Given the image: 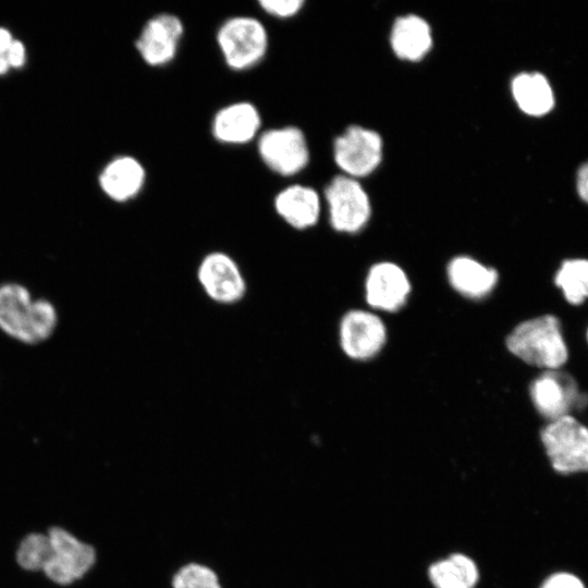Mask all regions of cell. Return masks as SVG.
I'll list each match as a JSON object with an SVG mask.
<instances>
[{"instance_id":"obj_6","label":"cell","mask_w":588,"mask_h":588,"mask_svg":"<svg viewBox=\"0 0 588 588\" xmlns=\"http://www.w3.org/2000/svg\"><path fill=\"white\" fill-rule=\"evenodd\" d=\"M258 154L274 173L289 176L302 171L309 158L303 132L296 126L270 128L258 136Z\"/></svg>"},{"instance_id":"obj_5","label":"cell","mask_w":588,"mask_h":588,"mask_svg":"<svg viewBox=\"0 0 588 588\" xmlns=\"http://www.w3.org/2000/svg\"><path fill=\"white\" fill-rule=\"evenodd\" d=\"M217 42L226 65L242 71L256 65L268 50V33L253 16H233L218 29Z\"/></svg>"},{"instance_id":"obj_25","label":"cell","mask_w":588,"mask_h":588,"mask_svg":"<svg viewBox=\"0 0 588 588\" xmlns=\"http://www.w3.org/2000/svg\"><path fill=\"white\" fill-rule=\"evenodd\" d=\"M5 57L10 68H22L26 62V49L24 44L21 40L14 39L7 51Z\"/></svg>"},{"instance_id":"obj_2","label":"cell","mask_w":588,"mask_h":588,"mask_svg":"<svg viewBox=\"0 0 588 588\" xmlns=\"http://www.w3.org/2000/svg\"><path fill=\"white\" fill-rule=\"evenodd\" d=\"M57 322V310L49 301L33 299L21 284H0V329L9 336L37 344L52 334Z\"/></svg>"},{"instance_id":"obj_19","label":"cell","mask_w":588,"mask_h":588,"mask_svg":"<svg viewBox=\"0 0 588 588\" xmlns=\"http://www.w3.org/2000/svg\"><path fill=\"white\" fill-rule=\"evenodd\" d=\"M391 45L400 58L419 60L431 47L429 25L416 15L397 19L392 29Z\"/></svg>"},{"instance_id":"obj_14","label":"cell","mask_w":588,"mask_h":588,"mask_svg":"<svg viewBox=\"0 0 588 588\" xmlns=\"http://www.w3.org/2000/svg\"><path fill=\"white\" fill-rule=\"evenodd\" d=\"M261 118L257 108L247 101H240L221 108L213 117L211 132L223 144L243 145L259 133Z\"/></svg>"},{"instance_id":"obj_12","label":"cell","mask_w":588,"mask_h":588,"mask_svg":"<svg viewBox=\"0 0 588 588\" xmlns=\"http://www.w3.org/2000/svg\"><path fill=\"white\" fill-rule=\"evenodd\" d=\"M183 34V23L176 15L160 13L146 22L135 46L148 65L161 66L174 59Z\"/></svg>"},{"instance_id":"obj_11","label":"cell","mask_w":588,"mask_h":588,"mask_svg":"<svg viewBox=\"0 0 588 588\" xmlns=\"http://www.w3.org/2000/svg\"><path fill=\"white\" fill-rule=\"evenodd\" d=\"M411 290L406 272L394 262H377L368 270L365 297L372 309L385 313L400 310L406 304Z\"/></svg>"},{"instance_id":"obj_1","label":"cell","mask_w":588,"mask_h":588,"mask_svg":"<svg viewBox=\"0 0 588 588\" xmlns=\"http://www.w3.org/2000/svg\"><path fill=\"white\" fill-rule=\"evenodd\" d=\"M95 549L61 527H52L46 535H27L20 543L16 561L27 571H42L60 585L82 578L94 565Z\"/></svg>"},{"instance_id":"obj_13","label":"cell","mask_w":588,"mask_h":588,"mask_svg":"<svg viewBox=\"0 0 588 588\" xmlns=\"http://www.w3.org/2000/svg\"><path fill=\"white\" fill-rule=\"evenodd\" d=\"M382 142L380 136L360 126L348 127L334 142L336 164L353 176L367 175L381 160Z\"/></svg>"},{"instance_id":"obj_3","label":"cell","mask_w":588,"mask_h":588,"mask_svg":"<svg viewBox=\"0 0 588 588\" xmlns=\"http://www.w3.org/2000/svg\"><path fill=\"white\" fill-rule=\"evenodd\" d=\"M505 343L514 356L543 370L561 369L568 359L561 322L554 315L546 314L518 323Z\"/></svg>"},{"instance_id":"obj_20","label":"cell","mask_w":588,"mask_h":588,"mask_svg":"<svg viewBox=\"0 0 588 588\" xmlns=\"http://www.w3.org/2000/svg\"><path fill=\"white\" fill-rule=\"evenodd\" d=\"M428 574L434 588H474L479 579L476 563L462 553L437 561Z\"/></svg>"},{"instance_id":"obj_21","label":"cell","mask_w":588,"mask_h":588,"mask_svg":"<svg viewBox=\"0 0 588 588\" xmlns=\"http://www.w3.org/2000/svg\"><path fill=\"white\" fill-rule=\"evenodd\" d=\"M554 283L567 303L583 304L588 298V259L571 258L562 261Z\"/></svg>"},{"instance_id":"obj_23","label":"cell","mask_w":588,"mask_h":588,"mask_svg":"<svg viewBox=\"0 0 588 588\" xmlns=\"http://www.w3.org/2000/svg\"><path fill=\"white\" fill-rule=\"evenodd\" d=\"M260 8L275 17L294 16L304 5L303 0H260Z\"/></svg>"},{"instance_id":"obj_4","label":"cell","mask_w":588,"mask_h":588,"mask_svg":"<svg viewBox=\"0 0 588 588\" xmlns=\"http://www.w3.org/2000/svg\"><path fill=\"white\" fill-rule=\"evenodd\" d=\"M540 438L555 471L563 475L588 471V427L574 416L549 421Z\"/></svg>"},{"instance_id":"obj_24","label":"cell","mask_w":588,"mask_h":588,"mask_svg":"<svg viewBox=\"0 0 588 588\" xmlns=\"http://www.w3.org/2000/svg\"><path fill=\"white\" fill-rule=\"evenodd\" d=\"M541 588H585L583 583L574 575L558 573L550 576Z\"/></svg>"},{"instance_id":"obj_17","label":"cell","mask_w":588,"mask_h":588,"mask_svg":"<svg viewBox=\"0 0 588 588\" xmlns=\"http://www.w3.org/2000/svg\"><path fill=\"white\" fill-rule=\"evenodd\" d=\"M273 204L277 213L295 229L304 230L313 226L319 219V196L310 187L287 186L277 194Z\"/></svg>"},{"instance_id":"obj_27","label":"cell","mask_w":588,"mask_h":588,"mask_svg":"<svg viewBox=\"0 0 588 588\" xmlns=\"http://www.w3.org/2000/svg\"><path fill=\"white\" fill-rule=\"evenodd\" d=\"M14 38L9 29L0 27V56L5 54Z\"/></svg>"},{"instance_id":"obj_16","label":"cell","mask_w":588,"mask_h":588,"mask_svg":"<svg viewBox=\"0 0 588 588\" xmlns=\"http://www.w3.org/2000/svg\"><path fill=\"white\" fill-rule=\"evenodd\" d=\"M446 275L457 293L475 299L489 295L499 280L494 268L468 256L454 257L446 267Z\"/></svg>"},{"instance_id":"obj_7","label":"cell","mask_w":588,"mask_h":588,"mask_svg":"<svg viewBox=\"0 0 588 588\" xmlns=\"http://www.w3.org/2000/svg\"><path fill=\"white\" fill-rule=\"evenodd\" d=\"M340 345L344 354L355 360H368L378 355L387 342V327L372 311L348 310L341 319Z\"/></svg>"},{"instance_id":"obj_9","label":"cell","mask_w":588,"mask_h":588,"mask_svg":"<svg viewBox=\"0 0 588 588\" xmlns=\"http://www.w3.org/2000/svg\"><path fill=\"white\" fill-rule=\"evenodd\" d=\"M579 394L575 378L561 369L543 370L529 387L534 407L549 421L569 415L580 402Z\"/></svg>"},{"instance_id":"obj_22","label":"cell","mask_w":588,"mask_h":588,"mask_svg":"<svg viewBox=\"0 0 588 588\" xmlns=\"http://www.w3.org/2000/svg\"><path fill=\"white\" fill-rule=\"evenodd\" d=\"M172 588H221L218 575L208 566L189 563L174 575Z\"/></svg>"},{"instance_id":"obj_28","label":"cell","mask_w":588,"mask_h":588,"mask_svg":"<svg viewBox=\"0 0 588 588\" xmlns=\"http://www.w3.org/2000/svg\"><path fill=\"white\" fill-rule=\"evenodd\" d=\"M10 64L7 60V57L5 54H1L0 56V75H3L5 73H8V71L10 70Z\"/></svg>"},{"instance_id":"obj_10","label":"cell","mask_w":588,"mask_h":588,"mask_svg":"<svg viewBox=\"0 0 588 588\" xmlns=\"http://www.w3.org/2000/svg\"><path fill=\"white\" fill-rule=\"evenodd\" d=\"M197 279L206 295L222 305L240 302L246 283L235 260L225 253L207 254L197 269Z\"/></svg>"},{"instance_id":"obj_8","label":"cell","mask_w":588,"mask_h":588,"mask_svg":"<svg viewBox=\"0 0 588 588\" xmlns=\"http://www.w3.org/2000/svg\"><path fill=\"white\" fill-rule=\"evenodd\" d=\"M330 222L339 232L355 233L368 221L370 205L363 187L353 179L336 176L326 188Z\"/></svg>"},{"instance_id":"obj_15","label":"cell","mask_w":588,"mask_h":588,"mask_svg":"<svg viewBox=\"0 0 588 588\" xmlns=\"http://www.w3.org/2000/svg\"><path fill=\"white\" fill-rule=\"evenodd\" d=\"M146 180L143 164L132 156H119L106 164L99 174L102 192L112 200L126 201L136 197Z\"/></svg>"},{"instance_id":"obj_29","label":"cell","mask_w":588,"mask_h":588,"mask_svg":"<svg viewBox=\"0 0 588 588\" xmlns=\"http://www.w3.org/2000/svg\"><path fill=\"white\" fill-rule=\"evenodd\" d=\"M587 340H588V331H587Z\"/></svg>"},{"instance_id":"obj_18","label":"cell","mask_w":588,"mask_h":588,"mask_svg":"<svg viewBox=\"0 0 588 588\" xmlns=\"http://www.w3.org/2000/svg\"><path fill=\"white\" fill-rule=\"evenodd\" d=\"M511 88L514 100L526 114L541 117L554 107L552 87L541 73H520L513 78Z\"/></svg>"},{"instance_id":"obj_26","label":"cell","mask_w":588,"mask_h":588,"mask_svg":"<svg viewBox=\"0 0 588 588\" xmlns=\"http://www.w3.org/2000/svg\"><path fill=\"white\" fill-rule=\"evenodd\" d=\"M576 191L580 199L588 204V161L584 162L577 170Z\"/></svg>"}]
</instances>
